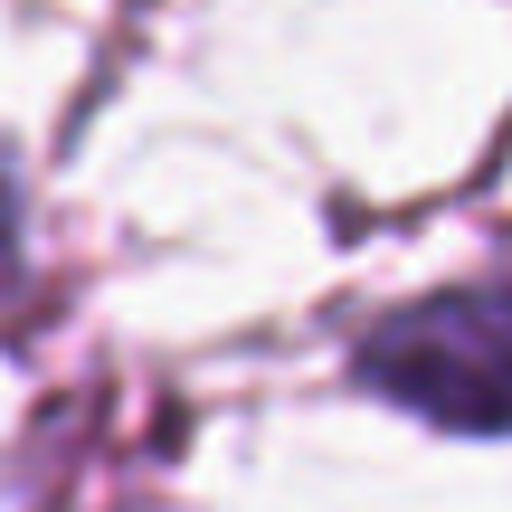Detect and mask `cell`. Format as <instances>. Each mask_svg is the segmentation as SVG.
Returning a JSON list of instances; mask_svg holds the SVG:
<instances>
[{"instance_id": "obj_2", "label": "cell", "mask_w": 512, "mask_h": 512, "mask_svg": "<svg viewBox=\"0 0 512 512\" xmlns=\"http://www.w3.org/2000/svg\"><path fill=\"white\" fill-rule=\"evenodd\" d=\"M29 304V190H19L10 152H0V323Z\"/></svg>"}, {"instance_id": "obj_1", "label": "cell", "mask_w": 512, "mask_h": 512, "mask_svg": "<svg viewBox=\"0 0 512 512\" xmlns=\"http://www.w3.org/2000/svg\"><path fill=\"white\" fill-rule=\"evenodd\" d=\"M351 389L437 437H512V266L370 313L351 332Z\"/></svg>"}]
</instances>
